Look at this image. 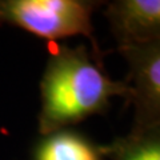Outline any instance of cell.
<instances>
[{
    "mask_svg": "<svg viewBox=\"0 0 160 160\" xmlns=\"http://www.w3.org/2000/svg\"><path fill=\"white\" fill-rule=\"evenodd\" d=\"M103 155L111 160H160V127L133 129L127 136L103 146Z\"/></svg>",
    "mask_w": 160,
    "mask_h": 160,
    "instance_id": "cell-6",
    "label": "cell"
},
{
    "mask_svg": "<svg viewBox=\"0 0 160 160\" xmlns=\"http://www.w3.org/2000/svg\"><path fill=\"white\" fill-rule=\"evenodd\" d=\"M99 6L100 2L89 0H0V26L19 27L49 43L84 35L102 58L91 20Z\"/></svg>",
    "mask_w": 160,
    "mask_h": 160,
    "instance_id": "cell-2",
    "label": "cell"
},
{
    "mask_svg": "<svg viewBox=\"0 0 160 160\" xmlns=\"http://www.w3.org/2000/svg\"><path fill=\"white\" fill-rule=\"evenodd\" d=\"M104 13L119 47L160 40L159 0H118L108 3Z\"/></svg>",
    "mask_w": 160,
    "mask_h": 160,
    "instance_id": "cell-4",
    "label": "cell"
},
{
    "mask_svg": "<svg viewBox=\"0 0 160 160\" xmlns=\"http://www.w3.org/2000/svg\"><path fill=\"white\" fill-rule=\"evenodd\" d=\"M129 64V84L135 108L133 129L160 127V40L119 47Z\"/></svg>",
    "mask_w": 160,
    "mask_h": 160,
    "instance_id": "cell-3",
    "label": "cell"
},
{
    "mask_svg": "<svg viewBox=\"0 0 160 160\" xmlns=\"http://www.w3.org/2000/svg\"><path fill=\"white\" fill-rule=\"evenodd\" d=\"M103 148L67 129L52 132L39 144L35 160H103Z\"/></svg>",
    "mask_w": 160,
    "mask_h": 160,
    "instance_id": "cell-5",
    "label": "cell"
},
{
    "mask_svg": "<svg viewBox=\"0 0 160 160\" xmlns=\"http://www.w3.org/2000/svg\"><path fill=\"white\" fill-rule=\"evenodd\" d=\"M47 67L40 82L42 109L39 132L47 135L83 122L92 115L106 113L112 96L129 103V84L113 82L103 68V60L84 46L69 48L49 43Z\"/></svg>",
    "mask_w": 160,
    "mask_h": 160,
    "instance_id": "cell-1",
    "label": "cell"
}]
</instances>
